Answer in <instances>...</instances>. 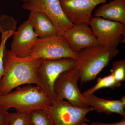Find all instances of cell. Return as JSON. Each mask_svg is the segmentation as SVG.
Listing matches in <instances>:
<instances>
[{"label":"cell","instance_id":"7402d4cb","mask_svg":"<svg viewBox=\"0 0 125 125\" xmlns=\"http://www.w3.org/2000/svg\"><path fill=\"white\" fill-rule=\"evenodd\" d=\"M8 111L0 106V125H8L10 113Z\"/></svg>","mask_w":125,"mask_h":125},{"label":"cell","instance_id":"7a4b0ae2","mask_svg":"<svg viewBox=\"0 0 125 125\" xmlns=\"http://www.w3.org/2000/svg\"><path fill=\"white\" fill-rule=\"evenodd\" d=\"M52 102L42 88L36 85L18 87L0 95V106L7 111L14 108L16 111L31 113L36 110H44Z\"/></svg>","mask_w":125,"mask_h":125},{"label":"cell","instance_id":"2e32d148","mask_svg":"<svg viewBox=\"0 0 125 125\" xmlns=\"http://www.w3.org/2000/svg\"><path fill=\"white\" fill-rule=\"evenodd\" d=\"M121 85V83L116 80L112 74H110L103 78H99L96 85L84 92L82 94L83 96L94 94L98 90L103 88H109L114 89L115 88Z\"/></svg>","mask_w":125,"mask_h":125},{"label":"cell","instance_id":"8fae6325","mask_svg":"<svg viewBox=\"0 0 125 125\" xmlns=\"http://www.w3.org/2000/svg\"><path fill=\"white\" fill-rule=\"evenodd\" d=\"M13 36L10 51L14 55L21 58L29 55L38 38L28 19L19 27Z\"/></svg>","mask_w":125,"mask_h":125},{"label":"cell","instance_id":"d6986e66","mask_svg":"<svg viewBox=\"0 0 125 125\" xmlns=\"http://www.w3.org/2000/svg\"><path fill=\"white\" fill-rule=\"evenodd\" d=\"M31 115L33 125H53L44 110H36L31 113Z\"/></svg>","mask_w":125,"mask_h":125},{"label":"cell","instance_id":"cb8c5ba5","mask_svg":"<svg viewBox=\"0 0 125 125\" xmlns=\"http://www.w3.org/2000/svg\"><path fill=\"white\" fill-rule=\"evenodd\" d=\"M123 106L125 107V97L124 96L120 99Z\"/></svg>","mask_w":125,"mask_h":125},{"label":"cell","instance_id":"9a60e30c","mask_svg":"<svg viewBox=\"0 0 125 125\" xmlns=\"http://www.w3.org/2000/svg\"><path fill=\"white\" fill-rule=\"evenodd\" d=\"M86 104L96 112L107 115L117 113L125 118V107L120 100H111L98 97L94 94L84 96Z\"/></svg>","mask_w":125,"mask_h":125},{"label":"cell","instance_id":"4fadbf2b","mask_svg":"<svg viewBox=\"0 0 125 125\" xmlns=\"http://www.w3.org/2000/svg\"><path fill=\"white\" fill-rule=\"evenodd\" d=\"M94 16L125 25V0H112L101 4L94 11Z\"/></svg>","mask_w":125,"mask_h":125},{"label":"cell","instance_id":"44dd1931","mask_svg":"<svg viewBox=\"0 0 125 125\" xmlns=\"http://www.w3.org/2000/svg\"><path fill=\"white\" fill-rule=\"evenodd\" d=\"M16 22L14 18L10 16L3 14L0 16V32L12 31L15 32Z\"/></svg>","mask_w":125,"mask_h":125},{"label":"cell","instance_id":"9c48e42d","mask_svg":"<svg viewBox=\"0 0 125 125\" xmlns=\"http://www.w3.org/2000/svg\"><path fill=\"white\" fill-rule=\"evenodd\" d=\"M22 8L47 16L58 30L59 35L63 36L65 31L73 25L66 17L59 0H27L23 4Z\"/></svg>","mask_w":125,"mask_h":125},{"label":"cell","instance_id":"5b68a950","mask_svg":"<svg viewBox=\"0 0 125 125\" xmlns=\"http://www.w3.org/2000/svg\"><path fill=\"white\" fill-rule=\"evenodd\" d=\"M80 79V71L78 63L74 67L62 73L54 85L56 101L66 100L74 106L81 108L90 107L78 88V82Z\"/></svg>","mask_w":125,"mask_h":125},{"label":"cell","instance_id":"ac0fdd59","mask_svg":"<svg viewBox=\"0 0 125 125\" xmlns=\"http://www.w3.org/2000/svg\"><path fill=\"white\" fill-rule=\"evenodd\" d=\"M112 74L116 80L121 82L125 80V60H121L115 61L113 63L111 70Z\"/></svg>","mask_w":125,"mask_h":125},{"label":"cell","instance_id":"277c9868","mask_svg":"<svg viewBox=\"0 0 125 125\" xmlns=\"http://www.w3.org/2000/svg\"><path fill=\"white\" fill-rule=\"evenodd\" d=\"M78 53L72 51L64 36L57 35L38 38L27 58L32 60L70 58L77 60Z\"/></svg>","mask_w":125,"mask_h":125},{"label":"cell","instance_id":"ffe728a7","mask_svg":"<svg viewBox=\"0 0 125 125\" xmlns=\"http://www.w3.org/2000/svg\"><path fill=\"white\" fill-rule=\"evenodd\" d=\"M15 32L10 31L1 33L0 43V79L2 78L4 73V57L6 49V44L7 40L11 36H13Z\"/></svg>","mask_w":125,"mask_h":125},{"label":"cell","instance_id":"4316f807","mask_svg":"<svg viewBox=\"0 0 125 125\" xmlns=\"http://www.w3.org/2000/svg\"><path fill=\"white\" fill-rule=\"evenodd\" d=\"M0 40H1V39H0Z\"/></svg>","mask_w":125,"mask_h":125},{"label":"cell","instance_id":"7c38bea8","mask_svg":"<svg viewBox=\"0 0 125 125\" xmlns=\"http://www.w3.org/2000/svg\"><path fill=\"white\" fill-rule=\"evenodd\" d=\"M72 51L78 53L87 48L99 45L89 25L86 23L73 25L63 35Z\"/></svg>","mask_w":125,"mask_h":125},{"label":"cell","instance_id":"e0dca14e","mask_svg":"<svg viewBox=\"0 0 125 125\" xmlns=\"http://www.w3.org/2000/svg\"><path fill=\"white\" fill-rule=\"evenodd\" d=\"M8 125H33L31 113L18 111L10 113Z\"/></svg>","mask_w":125,"mask_h":125},{"label":"cell","instance_id":"8992f818","mask_svg":"<svg viewBox=\"0 0 125 125\" xmlns=\"http://www.w3.org/2000/svg\"><path fill=\"white\" fill-rule=\"evenodd\" d=\"M77 64L76 60L72 58L40 59L37 73L41 88L52 102L56 101L54 85L57 79L62 72L74 67Z\"/></svg>","mask_w":125,"mask_h":125},{"label":"cell","instance_id":"603a6c76","mask_svg":"<svg viewBox=\"0 0 125 125\" xmlns=\"http://www.w3.org/2000/svg\"><path fill=\"white\" fill-rule=\"evenodd\" d=\"M90 125H125V118H123L121 120L118 122L107 123L97 122H92Z\"/></svg>","mask_w":125,"mask_h":125},{"label":"cell","instance_id":"5bb4252c","mask_svg":"<svg viewBox=\"0 0 125 125\" xmlns=\"http://www.w3.org/2000/svg\"><path fill=\"white\" fill-rule=\"evenodd\" d=\"M38 38L59 35V32L50 18L39 11H30L28 19Z\"/></svg>","mask_w":125,"mask_h":125},{"label":"cell","instance_id":"ba28073f","mask_svg":"<svg viewBox=\"0 0 125 125\" xmlns=\"http://www.w3.org/2000/svg\"><path fill=\"white\" fill-rule=\"evenodd\" d=\"M99 45L116 47L125 41V25L93 16L89 23Z\"/></svg>","mask_w":125,"mask_h":125},{"label":"cell","instance_id":"3957f363","mask_svg":"<svg viewBox=\"0 0 125 125\" xmlns=\"http://www.w3.org/2000/svg\"><path fill=\"white\" fill-rule=\"evenodd\" d=\"M119 52L116 47L101 45L87 48L78 53L77 63L81 83L96 79L98 75Z\"/></svg>","mask_w":125,"mask_h":125},{"label":"cell","instance_id":"52a82bcc","mask_svg":"<svg viewBox=\"0 0 125 125\" xmlns=\"http://www.w3.org/2000/svg\"><path fill=\"white\" fill-rule=\"evenodd\" d=\"M44 111L53 125H78L89 122L86 115L93 110L92 107L81 108L66 100L52 102Z\"/></svg>","mask_w":125,"mask_h":125},{"label":"cell","instance_id":"6da1fadb","mask_svg":"<svg viewBox=\"0 0 125 125\" xmlns=\"http://www.w3.org/2000/svg\"><path fill=\"white\" fill-rule=\"evenodd\" d=\"M40 59L19 58L6 49L4 57V73L0 79V95L22 85L33 84L42 88L37 70Z\"/></svg>","mask_w":125,"mask_h":125},{"label":"cell","instance_id":"484cf974","mask_svg":"<svg viewBox=\"0 0 125 125\" xmlns=\"http://www.w3.org/2000/svg\"><path fill=\"white\" fill-rule=\"evenodd\" d=\"M22 0L23 1H24V2H25L26 1H27V0Z\"/></svg>","mask_w":125,"mask_h":125},{"label":"cell","instance_id":"d4e9b609","mask_svg":"<svg viewBox=\"0 0 125 125\" xmlns=\"http://www.w3.org/2000/svg\"><path fill=\"white\" fill-rule=\"evenodd\" d=\"M88 125L87 123H82V124H80V125Z\"/></svg>","mask_w":125,"mask_h":125},{"label":"cell","instance_id":"30bf717a","mask_svg":"<svg viewBox=\"0 0 125 125\" xmlns=\"http://www.w3.org/2000/svg\"><path fill=\"white\" fill-rule=\"evenodd\" d=\"M112 0H59L65 15L73 25L89 24L96 6Z\"/></svg>","mask_w":125,"mask_h":125}]
</instances>
